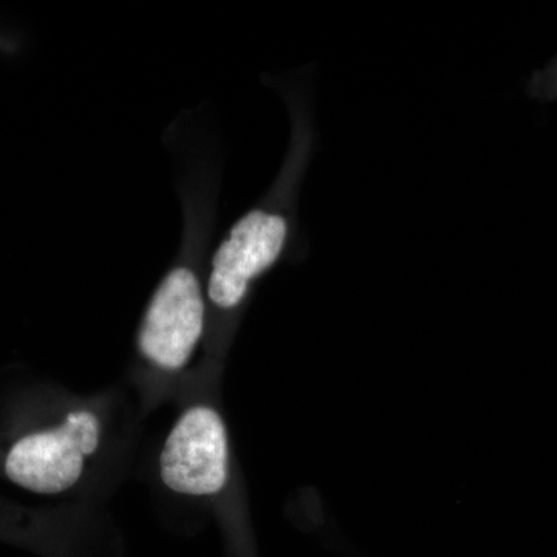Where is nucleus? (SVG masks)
I'll list each match as a JSON object with an SVG mask.
<instances>
[{"label": "nucleus", "instance_id": "f03ea898", "mask_svg": "<svg viewBox=\"0 0 557 557\" xmlns=\"http://www.w3.org/2000/svg\"><path fill=\"white\" fill-rule=\"evenodd\" d=\"M228 435L212 408L196 406L178 418L160 456V475L171 491L212 496L228 480Z\"/></svg>", "mask_w": 557, "mask_h": 557}, {"label": "nucleus", "instance_id": "7ed1b4c3", "mask_svg": "<svg viewBox=\"0 0 557 557\" xmlns=\"http://www.w3.org/2000/svg\"><path fill=\"white\" fill-rule=\"evenodd\" d=\"M288 233L284 212L258 208L244 215L212 259L208 285L212 302L225 310L240 306L252 282L281 258Z\"/></svg>", "mask_w": 557, "mask_h": 557}, {"label": "nucleus", "instance_id": "20e7f679", "mask_svg": "<svg viewBox=\"0 0 557 557\" xmlns=\"http://www.w3.org/2000/svg\"><path fill=\"white\" fill-rule=\"evenodd\" d=\"M203 321L205 304L197 277L193 271L174 270L150 300L139 332V348L161 369H182L199 344Z\"/></svg>", "mask_w": 557, "mask_h": 557}, {"label": "nucleus", "instance_id": "f257e3e1", "mask_svg": "<svg viewBox=\"0 0 557 557\" xmlns=\"http://www.w3.org/2000/svg\"><path fill=\"white\" fill-rule=\"evenodd\" d=\"M100 446V421L89 410L65 418L60 428L32 432L5 458L7 478L36 494H60L78 482L84 458Z\"/></svg>", "mask_w": 557, "mask_h": 557}]
</instances>
